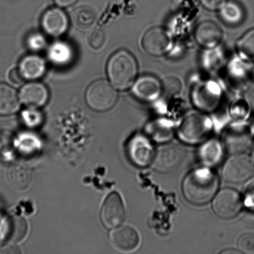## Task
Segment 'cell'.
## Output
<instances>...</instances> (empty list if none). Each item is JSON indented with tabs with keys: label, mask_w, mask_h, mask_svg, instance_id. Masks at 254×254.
<instances>
[{
	"label": "cell",
	"mask_w": 254,
	"mask_h": 254,
	"mask_svg": "<svg viewBox=\"0 0 254 254\" xmlns=\"http://www.w3.org/2000/svg\"><path fill=\"white\" fill-rule=\"evenodd\" d=\"M48 58L55 65H68L74 58L73 49L66 42H56L49 49Z\"/></svg>",
	"instance_id": "cell-19"
},
{
	"label": "cell",
	"mask_w": 254,
	"mask_h": 254,
	"mask_svg": "<svg viewBox=\"0 0 254 254\" xmlns=\"http://www.w3.org/2000/svg\"><path fill=\"white\" fill-rule=\"evenodd\" d=\"M220 181L217 175L208 168L195 169L184 179L183 191L189 202L202 205L212 200L217 193Z\"/></svg>",
	"instance_id": "cell-1"
},
{
	"label": "cell",
	"mask_w": 254,
	"mask_h": 254,
	"mask_svg": "<svg viewBox=\"0 0 254 254\" xmlns=\"http://www.w3.org/2000/svg\"><path fill=\"white\" fill-rule=\"evenodd\" d=\"M194 36L199 46L212 49L220 44L223 39V32L215 22L206 21L196 27Z\"/></svg>",
	"instance_id": "cell-15"
},
{
	"label": "cell",
	"mask_w": 254,
	"mask_h": 254,
	"mask_svg": "<svg viewBox=\"0 0 254 254\" xmlns=\"http://www.w3.org/2000/svg\"><path fill=\"white\" fill-rule=\"evenodd\" d=\"M18 94L11 86L0 83V116H9L19 110Z\"/></svg>",
	"instance_id": "cell-18"
},
{
	"label": "cell",
	"mask_w": 254,
	"mask_h": 254,
	"mask_svg": "<svg viewBox=\"0 0 254 254\" xmlns=\"http://www.w3.org/2000/svg\"><path fill=\"white\" fill-rule=\"evenodd\" d=\"M253 132H254V128H253Z\"/></svg>",
	"instance_id": "cell-37"
},
{
	"label": "cell",
	"mask_w": 254,
	"mask_h": 254,
	"mask_svg": "<svg viewBox=\"0 0 254 254\" xmlns=\"http://www.w3.org/2000/svg\"><path fill=\"white\" fill-rule=\"evenodd\" d=\"M20 102L28 107L39 108L46 105L49 99V92L44 84L39 82H31L20 89Z\"/></svg>",
	"instance_id": "cell-13"
},
{
	"label": "cell",
	"mask_w": 254,
	"mask_h": 254,
	"mask_svg": "<svg viewBox=\"0 0 254 254\" xmlns=\"http://www.w3.org/2000/svg\"><path fill=\"white\" fill-rule=\"evenodd\" d=\"M254 171L252 158L243 153L236 154L230 157L224 164L222 176L229 183H241L250 179Z\"/></svg>",
	"instance_id": "cell-6"
},
{
	"label": "cell",
	"mask_w": 254,
	"mask_h": 254,
	"mask_svg": "<svg viewBox=\"0 0 254 254\" xmlns=\"http://www.w3.org/2000/svg\"><path fill=\"white\" fill-rule=\"evenodd\" d=\"M238 246L241 252L254 254V233L245 234L238 240Z\"/></svg>",
	"instance_id": "cell-31"
},
{
	"label": "cell",
	"mask_w": 254,
	"mask_h": 254,
	"mask_svg": "<svg viewBox=\"0 0 254 254\" xmlns=\"http://www.w3.org/2000/svg\"><path fill=\"white\" fill-rule=\"evenodd\" d=\"M239 52L244 58L254 61V29L241 37L238 44Z\"/></svg>",
	"instance_id": "cell-25"
},
{
	"label": "cell",
	"mask_w": 254,
	"mask_h": 254,
	"mask_svg": "<svg viewBox=\"0 0 254 254\" xmlns=\"http://www.w3.org/2000/svg\"><path fill=\"white\" fill-rule=\"evenodd\" d=\"M185 149L175 143H166L159 147L151 165L159 173H167L181 166L186 156Z\"/></svg>",
	"instance_id": "cell-4"
},
{
	"label": "cell",
	"mask_w": 254,
	"mask_h": 254,
	"mask_svg": "<svg viewBox=\"0 0 254 254\" xmlns=\"http://www.w3.org/2000/svg\"><path fill=\"white\" fill-rule=\"evenodd\" d=\"M211 129L210 119L200 114H192L187 118L182 124L179 136L186 143H201L208 138Z\"/></svg>",
	"instance_id": "cell-5"
},
{
	"label": "cell",
	"mask_w": 254,
	"mask_h": 254,
	"mask_svg": "<svg viewBox=\"0 0 254 254\" xmlns=\"http://www.w3.org/2000/svg\"><path fill=\"white\" fill-rule=\"evenodd\" d=\"M8 78L12 83L17 84V85L22 84L24 81L18 68L12 69L8 74Z\"/></svg>",
	"instance_id": "cell-33"
},
{
	"label": "cell",
	"mask_w": 254,
	"mask_h": 254,
	"mask_svg": "<svg viewBox=\"0 0 254 254\" xmlns=\"http://www.w3.org/2000/svg\"><path fill=\"white\" fill-rule=\"evenodd\" d=\"M41 26L49 36L58 37L64 35L69 26L68 16L59 7H52L44 12L41 19Z\"/></svg>",
	"instance_id": "cell-11"
},
{
	"label": "cell",
	"mask_w": 254,
	"mask_h": 254,
	"mask_svg": "<svg viewBox=\"0 0 254 254\" xmlns=\"http://www.w3.org/2000/svg\"><path fill=\"white\" fill-rule=\"evenodd\" d=\"M220 10L221 18L228 24H236L242 21L243 9L236 2L227 1Z\"/></svg>",
	"instance_id": "cell-24"
},
{
	"label": "cell",
	"mask_w": 254,
	"mask_h": 254,
	"mask_svg": "<svg viewBox=\"0 0 254 254\" xmlns=\"http://www.w3.org/2000/svg\"><path fill=\"white\" fill-rule=\"evenodd\" d=\"M102 222L106 228L115 229L121 226L126 218V208L119 193L110 194L104 201L101 210Z\"/></svg>",
	"instance_id": "cell-9"
},
{
	"label": "cell",
	"mask_w": 254,
	"mask_h": 254,
	"mask_svg": "<svg viewBox=\"0 0 254 254\" xmlns=\"http://www.w3.org/2000/svg\"><path fill=\"white\" fill-rule=\"evenodd\" d=\"M111 241L117 250L123 253L135 251L140 245L138 232L131 226H119L111 233Z\"/></svg>",
	"instance_id": "cell-12"
},
{
	"label": "cell",
	"mask_w": 254,
	"mask_h": 254,
	"mask_svg": "<svg viewBox=\"0 0 254 254\" xmlns=\"http://www.w3.org/2000/svg\"><path fill=\"white\" fill-rule=\"evenodd\" d=\"M26 44L31 51L38 52L45 48L47 45V41L43 35L36 32L29 35L27 37Z\"/></svg>",
	"instance_id": "cell-30"
},
{
	"label": "cell",
	"mask_w": 254,
	"mask_h": 254,
	"mask_svg": "<svg viewBox=\"0 0 254 254\" xmlns=\"http://www.w3.org/2000/svg\"><path fill=\"white\" fill-rule=\"evenodd\" d=\"M223 148L222 144L217 139H211L206 141L199 151L201 161L207 166L216 165L222 159Z\"/></svg>",
	"instance_id": "cell-20"
},
{
	"label": "cell",
	"mask_w": 254,
	"mask_h": 254,
	"mask_svg": "<svg viewBox=\"0 0 254 254\" xmlns=\"http://www.w3.org/2000/svg\"><path fill=\"white\" fill-rule=\"evenodd\" d=\"M251 158H252L253 161L254 163V150L253 151V154H252V157H251Z\"/></svg>",
	"instance_id": "cell-36"
},
{
	"label": "cell",
	"mask_w": 254,
	"mask_h": 254,
	"mask_svg": "<svg viewBox=\"0 0 254 254\" xmlns=\"http://www.w3.org/2000/svg\"><path fill=\"white\" fill-rule=\"evenodd\" d=\"M107 73L114 88L118 90H126L135 81L138 73L136 60L129 52L121 50L109 59Z\"/></svg>",
	"instance_id": "cell-2"
},
{
	"label": "cell",
	"mask_w": 254,
	"mask_h": 254,
	"mask_svg": "<svg viewBox=\"0 0 254 254\" xmlns=\"http://www.w3.org/2000/svg\"><path fill=\"white\" fill-rule=\"evenodd\" d=\"M74 24L79 28L88 29L91 28L96 20V14L90 7L83 6L78 7L73 15Z\"/></svg>",
	"instance_id": "cell-23"
},
{
	"label": "cell",
	"mask_w": 254,
	"mask_h": 254,
	"mask_svg": "<svg viewBox=\"0 0 254 254\" xmlns=\"http://www.w3.org/2000/svg\"><path fill=\"white\" fill-rule=\"evenodd\" d=\"M7 176L10 184L17 190H25L31 183V171L26 167L19 164L12 166L9 169Z\"/></svg>",
	"instance_id": "cell-22"
},
{
	"label": "cell",
	"mask_w": 254,
	"mask_h": 254,
	"mask_svg": "<svg viewBox=\"0 0 254 254\" xmlns=\"http://www.w3.org/2000/svg\"><path fill=\"white\" fill-rule=\"evenodd\" d=\"M136 98L144 102L156 100L163 93L161 82L152 76H144L134 81L131 89Z\"/></svg>",
	"instance_id": "cell-14"
},
{
	"label": "cell",
	"mask_w": 254,
	"mask_h": 254,
	"mask_svg": "<svg viewBox=\"0 0 254 254\" xmlns=\"http://www.w3.org/2000/svg\"><path fill=\"white\" fill-rule=\"evenodd\" d=\"M144 52L152 56H161L166 53L171 46V39L165 30L154 27L144 34L141 41Z\"/></svg>",
	"instance_id": "cell-10"
},
{
	"label": "cell",
	"mask_w": 254,
	"mask_h": 254,
	"mask_svg": "<svg viewBox=\"0 0 254 254\" xmlns=\"http://www.w3.org/2000/svg\"><path fill=\"white\" fill-rule=\"evenodd\" d=\"M27 231L26 221L22 217L6 219L4 221L3 240H10L20 242L26 237Z\"/></svg>",
	"instance_id": "cell-21"
},
{
	"label": "cell",
	"mask_w": 254,
	"mask_h": 254,
	"mask_svg": "<svg viewBox=\"0 0 254 254\" xmlns=\"http://www.w3.org/2000/svg\"><path fill=\"white\" fill-rule=\"evenodd\" d=\"M111 83L104 79L93 82L87 88L85 101L93 111L104 112L111 110L118 101V93Z\"/></svg>",
	"instance_id": "cell-3"
},
{
	"label": "cell",
	"mask_w": 254,
	"mask_h": 254,
	"mask_svg": "<svg viewBox=\"0 0 254 254\" xmlns=\"http://www.w3.org/2000/svg\"><path fill=\"white\" fill-rule=\"evenodd\" d=\"M14 141L11 134L6 131L0 132V157L4 158L13 150Z\"/></svg>",
	"instance_id": "cell-29"
},
{
	"label": "cell",
	"mask_w": 254,
	"mask_h": 254,
	"mask_svg": "<svg viewBox=\"0 0 254 254\" xmlns=\"http://www.w3.org/2000/svg\"><path fill=\"white\" fill-rule=\"evenodd\" d=\"M163 93L168 96H174L180 94L183 89V83L180 79L174 76L165 77L161 82Z\"/></svg>",
	"instance_id": "cell-27"
},
{
	"label": "cell",
	"mask_w": 254,
	"mask_h": 254,
	"mask_svg": "<svg viewBox=\"0 0 254 254\" xmlns=\"http://www.w3.org/2000/svg\"><path fill=\"white\" fill-rule=\"evenodd\" d=\"M244 202L248 208L254 210V190L248 191L246 193Z\"/></svg>",
	"instance_id": "cell-34"
},
{
	"label": "cell",
	"mask_w": 254,
	"mask_h": 254,
	"mask_svg": "<svg viewBox=\"0 0 254 254\" xmlns=\"http://www.w3.org/2000/svg\"><path fill=\"white\" fill-rule=\"evenodd\" d=\"M87 42L90 49L94 51H99L104 48L106 42L105 31L101 28L92 30L88 34Z\"/></svg>",
	"instance_id": "cell-26"
},
{
	"label": "cell",
	"mask_w": 254,
	"mask_h": 254,
	"mask_svg": "<svg viewBox=\"0 0 254 254\" xmlns=\"http://www.w3.org/2000/svg\"><path fill=\"white\" fill-rule=\"evenodd\" d=\"M18 69L24 80H37L46 73V62L41 57L27 56L20 62Z\"/></svg>",
	"instance_id": "cell-17"
},
{
	"label": "cell",
	"mask_w": 254,
	"mask_h": 254,
	"mask_svg": "<svg viewBox=\"0 0 254 254\" xmlns=\"http://www.w3.org/2000/svg\"><path fill=\"white\" fill-rule=\"evenodd\" d=\"M127 153L132 163L144 168L151 165L155 151L148 137L136 134L131 137L127 144Z\"/></svg>",
	"instance_id": "cell-8"
},
{
	"label": "cell",
	"mask_w": 254,
	"mask_h": 254,
	"mask_svg": "<svg viewBox=\"0 0 254 254\" xmlns=\"http://www.w3.org/2000/svg\"><path fill=\"white\" fill-rule=\"evenodd\" d=\"M204 6L210 10H218L224 6L227 0H200Z\"/></svg>",
	"instance_id": "cell-32"
},
{
	"label": "cell",
	"mask_w": 254,
	"mask_h": 254,
	"mask_svg": "<svg viewBox=\"0 0 254 254\" xmlns=\"http://www.w3.org/2000/svg\"><path fill=\"white\" fill-rule=\"evenodd\" d=\"M78 0H54L57 6L62 7H67L75 4Z\"/></svg>",
	"instance_id": "cell-35"
},
{
	"label": "cell",
	"mask_w": 254,
	"mask_h": 254,
	"mask_svg": "<svg viewBox=\"0 0 254 254\" xmlns=\"http://www.w3.org/2000/svg\"><path fill=\"white\" fill-rule=\"evenodd\" d=\"M21 117L24 123L29 127H37L41 125L43 121V115L36 108L29 107L22 112Z\"/></svg>",
	"instance_id": "cell-28"
},
{
	"label": "cell",
	"mask_w": 254,
	"mask_h": 254,
	"mask_svg": "<svg viewBox=\"0 0 254 254\" xmlns=\"http://www.w3.org/2000/svg\"><path fill=\"white\" fill-rule=\"evenodd\" d=\"M242 198L235 189L225 188L216 193L213 198L212 208L216 215L228 219L235 217L242 207Z\"/></svg>",
	"instance_id": "cell-7"
},
{
	"label": "cell",
	"mask_w": 254,
	"mask_h": 254,
	"mask_svg": "<svg viewBox=\"0 0 254 254\" xmlns=\"http://www.w3.org/2000/svg\"><path fill=\"white\" fill-rule=\"evenodd\" d=\"M251 138L245 129L233 128L226 132L224 137V145L231 154H241L250 146Z\"/></svg>",
	"instance_id": "cell-16"
}]
</instances>
